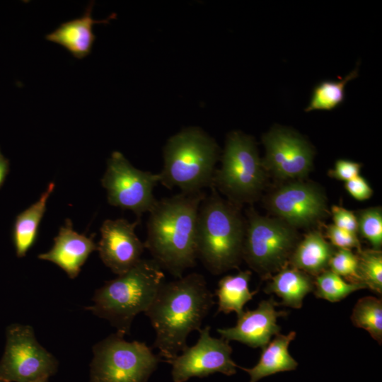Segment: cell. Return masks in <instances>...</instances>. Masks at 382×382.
<instances>
[{
	"label": "cell",
	"instance_id": "cell-1",
	"mask_svg": "<svg viewBox=\"0 0 382 382\" xmlns=\"http://www.w3.org/2000/svg\"><path fill=\"white\" fill-rule=\"evenodd\" d=\"M214 303L201 274L190 273L161 285L144 314L156 332L153 348L164 361L169 363L187 347V336L201 329Z\"/></svg>",
	"mask_w": 382,
	"mask_h": 382
},
{
	"label": "cell",
	"instance_id": "cell-2",
	"mask_svg": "<svg viewBox=\"0 0 382 382\" xmlns=\"http://www.w3.org/2000/svg\"><path fill=\"white\" fill-rule=\"evenodd\" d=\"M203 192L157 200L150 210L144 243L152 259L175 278L196 265L197 221Z\"/></svg>",
	"mask_w": 382,
	"mask_h": 382
},
{
	"label": "cell",
	"instance_id": "cell-3",
	"mask_svg": "<svg viewBox=\"0 0 382 382\" xmlns=\"http://www.w3.org/2000/svg\"><path fill=\"white\" fill-rule=\"evenodd\" d=\"M211 190L198 210L197 255L209 272L218 275L238 268L243 260L246 221L239 206Z\"/></svg>",
	"mask_w": 382,
	"mask_h": 382
},
{
	"label": "cell",
	"instance_id": "cell-4",
	"mask_svg": "<svg viewBox=\"0 0 382 382\" xmlns=\"http://www.w3.org/2000/svg\"><path fill=\"white\" fill-rule=\"evenodd\" d=\"M162 268L153 259L141 260L125 273L98 289L86 308L104 318L121 336L129 334L134 318L145 312L165 282Z\"/></svg>",
	"mask_w": 382,
	"mask_h": 382
},
{
	"label": "cell",
	"instance_id": "cell-5",
	"mask_svg": "<svg viewBox=\"0 0 382 382\" xmlns=\"http://www.w3.org/2000/svg\"><path fill=\"white\" fill-rule=\"evenodd\" d=\"M219 147L214 140L197 128L171 137L163 151L164 164L159 183L192 193L213 187Z\"/></svg>",
	"mask_w": 382,
	"mask_h": 382
},
{
	"label": "cell",
	"instance_id": "cell-6",
	"mask_svg": "<svg viewBox=\"0 0 382 382\" xmlns=\"http://www.w3.org/2000/svg\"><path fill=\"white\" fill-rule=\"evenodd\" d=\"M265 173L254 139L233 132L226 139L221 166L215 171L212 187L241 207L257 199L264 187Z\"/></svg>",
	"mask_w": 382,
	"mask_h": 382
},
{
	"label": "cell",
	"instance_id": "cell-7",
	"mask_svg": "<svg viewBox=\"0 0 382 382\" xmlns=\"http://www.w3.org/2000/svg\"><path fill=\"white\" fill-rule=\"evenodd\" d=\"M243 260L262 279H268L288 265L298 243L295 228L279 218L247 212Z\"/></svg>",
	"mask_w": 382,
	"mask_h": 382
},
{
	"label": "cell",
	"instance_id": "cell-8",
	"mask_svg": "<svg viewBox=\"0 0 382 382\" xmlns=\"http://www.w3.org/2000/svg\"><path fill=\"white\" fill-rule=\"evenodd\" d=\"M90 382H146L161 361L142 342H127L117 332L93 347Z\"/></svg>",
	"mask_w": 382,
	"mask_h": 382
},
{
	"label": "cell",
	"instance_id": "cell-9",
	"mask_svg": "<svg viewBox=\"0 0 382 382\" xmlns=\"http://www.w3.org/2000/svg\"><path fill=\"white\" fill-rule=\"evenodd\" d=\"M6 336L0 381L38 382L47 381L56 373L57 360L37 342L31 326L12 324Z\"/></svg>",
	"mask_w": 382,
	"mask_h": 382
},
{
	"label": "cell",
	"instance_id": "cell-10",
	"mask_svg": "<svg viewBox=\"0 0 382 382\" xmlns=\"http://www.w3.org/2000/svg\"><path fill=\"white\" fill-rule=\"evenodd\" d=\"M158 183V173L136 168L119 151L111 154L101 179L108 203L133 212L138 219L156 202L154 189Z\"/></svg>",
	"mask_w": 382,
	"mask_h": 382
},
{
	"label": "cell",
	"instance_id": "cell-11",
	"mask_svg": "<svg viewBox=\"0 0 382 382\" xmlns=\"http://www.w3.org/2000/svg\"><path fill=\"white\" fill-rule=\"evenodd\" d=\"M210 326L199 330L197 343L185 349L169 361L172 365L173 382H185L192 377H206L215 373L232 376L238 366L231 359L232 347L229 341L213 337Z\"/></svg>",
	"mask_w": 382,
	"mask_h": 382
},
{
	"label": "cell",
	"instance_id": "cell-12",
	"mask_svg": "<svg viewBox=\"0 0 382 382\" xmlns=\"http://www.w3.org/2000/svg\"><path fill=\"white\" fill-rule=\"evenodd\" d=\"M264 169L281 179L305 177L311 171L314 152L300 135L288 129L274 127L262 137Z\"/></svg>",
	"mask_w": 382,
	"mask_h": 382
},
{
	"label": "cell",
	"instance_id": "cell-13",
	"mask_svg": "<svg viewBox=\"0 0 382 382\" xmlns=\"http://www.w3.org/2000/svg\"><path fill=\"white\" fill-rule=\"evenodd\" d=\"M267 207L292 227H304L324 216L326 199L316 185L295 182L279 187L270 195Z\"/></svg>",
	"mask_w": 382,
	"mask_h": 382
},
{
	"label": "cell",
	"instance_id": "cell-14",
	"mask_svg": "<svg viewBox=\"0 0 382 382\" xmlns=\"http://www.w3.org/2000/svg\"><path fill=\"white\" fill-rule=\"evenodd\" d=\"M139 219L129 222L125 219H106L100 227L101 238L97 244L99 256L105 266L121 275L141 259L144 243L135 233Z\"/></svg>",
	"mask_w": 382,
	"mask_h": 382
},
{
	"label": "cell",
	"instance_id": "cell-15",
	"mask_svg": "<svg viewBox=\"0 0 382 382\" xmlns=\"http://www.w3.org/2000/svg\"><path fill=\"white\" fill-rule=\"evenodd\" d=\"M279 304L273 298L262 301L257 308L243 311L238 316L236 325L231 328H218L221 337L228 341L234 340L249 347L264 348L272 336L279 334L281 327L277 318L287 313L277 311Z\"/></svg>",
	"mask_w": 382,
	"mask_h": 382
},
{
	"label": "cell",
	"instance_id": "cell-16",
	"mask_svg": "<svg viewBox=\"0 0 382 382\" xmlns=\"http://www.w3.org/2000/svg\"><path fill=\"white\" fill-rule=\"evenodd\" d=\"M93 238L94 235L88 237L76 232L71 220L66 219L54 237L52 248L37 257L57 265L69 278H76L89 255L97 250Z\"/></svg>",
	"mask_w": 382,
	"mask_h": 382
},
{
	"label": "cell",
	"instance_id": "cell-17",
	"mask_svg": "<svg viewBox=\"0 0 382 382\" xmlns=\"http://www.w3.org/2000/svg\"><path fill=\"white\" fill-rule=\"evenodd\" d=\"M94 3L91 1L83 16L60 24L54 31L45 36L48 41L57 43L67 50L75 58L88 56L96 40L93 27L96 23H108L115 17L112 14L106 19L95 20L91 16Z\"/></svg>",
	"mask_w": 382,
	"mask_h": 382
},
{
	"label": "cell",
	"instance_id": "cell-18",
	"mask_svg": "<svg viewBox=\"0 0 382 382\" xmlns=\"http://www.w3.org/2000/svg\"><path fill=\"white\" fill-rule=\"evenodd\" d=\"M336 249L318 231H311L296 244L288 265L310 276L327 270Z\"/></svg>",
	"mask_w": 382,
	"mask_h": 382
},
{
	"label": "cell",
	"instance_id": "cell-19",
	"mask_svg": "<svg viewBox=\"0 0 382 382\" xmlns=\"http://www.w3.org/2000/svg\"><path fill=\"white\" fill-rule=\"evenodd\" d=\"M296 335L295 331H291L287 335H275L274 338L262 349L256 365L250 369L238 366L249 374L250 382H257L264 377L296 369L298 363L288 350L289 344L295 339Z\"/></svg>",
	"mask_w": 382,
	"mask_h": 382
},
{
	"label": "cell",
	"instance_id": "cell-20",
	"mask_svg": "<svg viewBox=\"0 0 382 382\" xmlns=\"http://www.w3.org/2000/svg\"><path fill=\"white\" fill-rule=\"evenodd\" d=\"M268 279L265 292L275 294L282 299L279 304L294 308H301L304 297L314 289L311 276L289 265Z\"/></svg>",
	"mask_w": 382,
	"mask_h": 382
},
{
	"label": "cell",
	"instance_id": "cell-21",
	"mask_svg": "<svg viewBox=\"0 0 382 382\" xmlns=\"http://www.w3.org/2000/svg\"><path fill=\"white\" fill-rule=\"evenodd\" d=\"M54 187V183H49L38 200L17 216L13 228V243L18 257H24L35 243L47 200Z\"/></svg>",
	"mask_w": 382,
	"mask_h": 382
},
{
	"label": "cell",
	"instance_id": "cell-22",
	"mask_svg": "<svg viewBox=\"0 0 382 382\" xmlns=\"http://www.w3.org/2000/svg\"><path fill=\"white\" fill-rule=\"evenodd\" d=\"M251 275L250 270L240 271L236 274L224 276L219 281L215 291L218 298L217 313L235 312L238 316L243 311L245 304L257 293L249 289Z\"/></svg>",
	"mask_w": 382,
	"mask_h": 382
},
{
	"label": "cell",
	"instance_id": "cell-23",
	"mask_svg": "<svg viewBox=\"0 0 382 382\" xmlns=\"http://www.w3.org/2000/svg\"><path fill=\"white\" fill-rule=\"evenodd\" d=\"M351 320L355 327L366 330L379 345L382 342V301L374 296H365L355 304Z\"/></svg>",
	"mask_w": 382,
	"mask_h": 382
},
{
	"label": "cell",
	"instance_id": "cell-24",
	"mask_svg": "<svg viewBox=\"0 0 382 382\" xmlns=\"http://www.w3.org/2000/svg\"><path fill=\"white\" fill-rule=\"evenodd\" d=\"M357 74L358 69H355L342 80L320 82L315 87L311 102L305 111L331 110L337 108L345 100V85L356 78Z\"/></svg>",
	"mask_w": 382,
	"mask_h": 382
},
{
	"label": "cell",
	"instance_id": "cell-25",
	"mask_svg": "<svg viewBox=\"0 0 382 382\" xmlns=\"http://www.w3.org/2000/svg\"><path fill=\"white\" fill-rule=\"evenodd\" d=\"M313 292L316 297L330 302H337L352 292L365 289L363 284L349 283L327 270L315 277Z\"/></svg>",
	"mask_w": 382,
	"mask_h": 382
},
{
	"label": "cell",
	"instance_id": "cell-26",
	"mask_svg": "<svg viewBox=\"0 0 382 382\" xmlns=\"http://www.w3.org/2000/svg\"><path fill=\"white\" fill-rule=\"evenodd\" d=\"M358 272L361 283L372 291L382 294V253L374 249L357 251Z\"/></svg>",
	"mask_w": 382,
	"mask_h": 382
},
{
	"label": "cell",
	"instance_id": "cell-27",
	"mask_svg": "<svg viewBox=\"0 0 382 382\" xmlns=\"http://www.w3.org/2000/svg\"><path fill=\"white\" fill-rule=\"evenodd\" d=\"M357 216L358 231L372 245L381 250L382 246V211L379 207L360 210Z\"/></svg>",
	"mask_w": 382,
	"mask_h": 382
},
{
	"label": "cell",
	"instance_id": "cell-28",
	"mask_svg": "<svg viewBox=\"0 0 382 382\" xmlns=\"http://www.w3.org/2000/svg\"><path fill=\"white\" fill-rule=\"evenodd\" d=\"M328 267L349 283L363 284L358 272L357 255L351 250L337 249L329 262Z\"/></svg>",
	"mask_w": 382,
	"mask_h": 382
},
{
	"label": "cell",
	"instance_id": "cell-29",
	"mask_svg": "<svg viewBox=\"0 0 382 382\" xmlns=\"http://www.w3.org/2000/svg\"><path fill=\"white\" fill-rule=\"evenodd\" d=\"M326 236L335 248L348 250L357 248V251L361 250L357 234L340 228L334 224L327 226Z\"/></svg>",
	"mask_w": 382,
	"mask_h": 382
},
{
	"label": "cell",
	"instance_id": "cell-30",
	"mask_svg": "<svg viewBox=\"0 0 382 382\" xmlns=\"http://www.w3.org/2000/svg\"><path fill=\"white\" fill-rule=\"evenodd\" d=\"M334 225L345 231L357 234L358 224L356 215L342 207L334 205L331 207Z\"/></svg>",
	"mask_w": 382,
	"mask_h": 382
},
{
	"label": "cell",
	"instance_id": "cell-31",
	"mask_svg": "<svg viewBox=\"0 0 382 382\" xmlns=\"http://www.w3.org/2000/svg\"><path fill=\"white\" fill-rule=\"evenodd\" d=\"M361 164L349 160L340 159L336 161L329 175L339 180L347 182L359 175Z\"/></svg>",
	"mask_w": 382,
	"mask_h": 382
},
{
	"label": "cell",
	"instance_id": "cell-32",
	"mask_svg": "<svg viewBox=\"0 0 382 382\" xmlns=\"http://www.w3.org/2000/svg\"><path fill=\"white\" fill-rule=\"evenodd\" d=\"M345 187L351 196L359 201L368 199L373 195V190L360 175L345 182Z\"/></svg>",
	"mask_w": 382,
	"mask_h": 382
},
{
	"label": "cell",
	"instance_id": "cell-33",
	"mask_svg": "<svg viewBox=\"0 0 382 382\" xmlns=\"http://www.w3.org/2000/svg\"><path fill=\"white\" fill-rule=\"evenodd\" d=\"M8 171V161L0 151V187L3 184Z\"/></svg>",
	"mask_w": 382,
	"mask_h": 382
},
{
	"label": "cell",
	"instance_id": "cell-34",
	"mask_svg": "<svg viewBox=\"0 0 382 382\" xmlns=\"http://www.w3.org/2000/svg\"><path fill=\"white\" fill-rule=\"evenodd\" d=\"M38 382H47V381H38Z\"/></svg>",
	"mask_w": 382,
	"mask_h": 382
},
{
	"label": "cell",
	"instance_id": "cell-35",
	"mask_svg": "<svg viewBox=\"0 0 382 382\" xmlns=\"http://www.w3.org/2000/svg\"><path fill=\"white\" fill-rule=\"evenodd\" d=\"M0 382H1V381H0Z\"/></svg>",
	"mask_w": 382,
	"mask_h": 382
}]
</instances>
